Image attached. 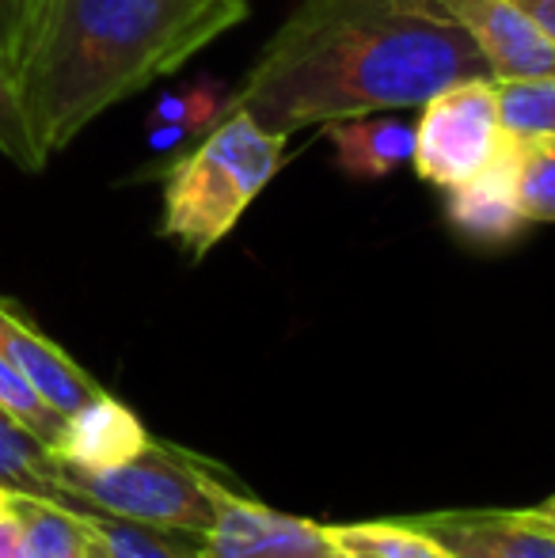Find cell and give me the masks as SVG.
<instances>
[{
	"instance_id": "obj_21",
	"label": "cell",
	"mask_w": 555,
	"mask_h": 558,
	"mask_svg": "<svg viewBox=\"0 0 555 558\" xmlns=\"http://www.w3.org/2000/svg\"><path fill=\"white\" fill-rule=\"evenodd\" d=\"M0 153L20 171H43L35 148H31L27 125H23V118H20V107H15L12 73H8L4 58H0Z\"/></svg>"
},
{
	"instance_id": "obj_7",
	"label": "cell",
	"mask_w": 555,
	"mask_h": 558,
	"mask_svg": "<svg viewBox=\"0 0 555 558\" xmlns=\"http://www.w3.org/2000/svg\"><path fill=\"white\" fill-rule=\"evenodd\" d=\"M495 81L555 73V43L518 0H442Z\"/></svg>"
},
{
	"instance_id": "obj_24",
	"label": "cell",
	"mask_w": 555,
	"mask_h": 558,
	"mask_svg": "<svg viewBox=\"0 0 555 558\" xmlns=\"http://www.w3.org/2000/svg\"><path fill=\"white\" fill-rule=\"evenodd\" d=\"M518 521H526V524H533V529H544V532H552L555 536V494L552 498H544V501H536V506H521V509H510Z\"/></svg>"
},
{
	"instance_id": "obj_4",
	"label": "cell",
	"mask_w": 555,
	"mask_h": 558,
	"mask_svg": "<svg viewBox=\"0 0 555 558\" xmlns=\"http://www.w3.org/2000/svg\"><path fill=\"white\" fill-rule=\"evenodd\" d=\"M229 486L240 483H232L225 468L156 437H148L134 460L111 471H73L58 463V494L65 506L194 539L214 529L217 501Z\"/></svg>"
},
{
	"instance_id": "obj_5",
	"label": "cell",
	"mask_w": 555,
	"mask_h": 558,
	"mask_svg": "<svg viewBox=\"0 0 555 558\" xmlns=\"http://www.w3.org/2000/svg\"><path fill=\"white\" fill-rule=\"evenodd\" d=\"M510 133L498 114V88L491 76L460 81L422 104L415 122V163L419 179L430 186H460L498 160Z\"/></svg>"
},
{
	"instance_id": "obj_11",
	"label": "cell",
	"mask_w": 555,
	"mask_h": 558,
	"mask_svg": "<svg viewBox=\"0 0 555 558\" xmlns=\"http://www.w3.org/2000/svg\"><path fill=\"white\" fill-rule=\"evenodd\" d=\"M453 558H555V536L518 521L510 509H449L403 517Z\"/></svg>"
},
{
	"instance_id": "obj_15",
	"label": "cell",
	"mask_w": 555,
	"mask_h": 558,
	"mask_svg": "<svg viewBox=\"0 0 555 558\" xmlns=\"http://www.w3.org/2000/svg\"><path fill=\"white\" fill-rule=\"evenodd\" d=\"M335 544L347 551V558H453L437 539L408 524L403 517L396 521H358V524H327Z\"/></svg>"
},
{
	"instance_id": "obj_9",
	"label": "cell",
	"mask_w": 555,
	"mask_h": 558,
	"mask_svg": "<svg viewBox=\"0 0 555 558\" xmlns=\"http://www.w3.org/2000/svg\"><path fill=\"white\" fill-rule=\"evenodd\" d=\"M148 437L153 434L145 429V422L104 388L99 396H92L88 403H81L61 418L50 452L53 460L73 471H111L134 460L148 445Z\"/></svg>"
},
{
	"instance_id": "obj_8",
	"label": "cell",
	"mask_w": 555,
	"mask_h": 558,
	"mask_svg": "<svg viewBox=\"0 0 555 558\" xmlns=\"http://www.w3.org/2000/svg\"><path fill=\"white\" fill-rule=\"evenodd\" d=\"M445 221L472 247H506L529 228L518 202V171H514V137L491 168L468 183L445 191Z\"/></svg>"
},
{
	"instance_id": "obj_17",
	"label": "cell",
	"mask_w": 555,
	"mask_h": 558,
	"mask_svg": "<svg viewBox=\"0 0 555 558\" xmlns=\"http://www.w3.org/2000/svg\"><path fill=\"white\" fill-rule=\"evenodd\" d=\"M514 171H518V202L529 225L555 221V133L514 137Z\"/></svg>"
},
{
	"instance_id": "obj_23",
	"label": "cell",
	"mask_w": 555,
	"mask_h": 558,
	"mask_svg": "<svg viewBox=\"0 0 555 558\" xmlns=\"http://www.w3.org/2000/svg\"><path fill=\"white\" fill-rule=\"evenodd\" d=\"M0 558H23V521L15 506L0 517Z\"/></svg>"
},
{
	"instance_id": "obj_3",
	"label": "cell",
	"mask_w": 555,
	"mask_h": 558,
	"mask_svg": "<svg viewBox=\"0 0 555 558\" xmlns=\"http://www.w3.org/2000/svg\"><path fill=\"white\" fill-rule=\"evenodd\" d=\"M289 133L229 111L202 141L164 168L160 235L206 258L289 160Z\"/></svg>"
},
{
	"instance_id": "obj_13",
	"label": "cell",
	"mask_w": 555,
	"mask_h": 558,
	"mask_svg": "<svg viewBox=\"0 0 555 558\" xmlns=\"http://www.w3.org/2000/svg\"><path fill=\"white\" fill-rule=\"evenodd\" d=\"M0 486L20 498H46L61 501L58 494V460L50 445L31 434L20 418L0 407Z\"/></svg>"
},
{
	"instance_id": "obj_1",
	"label": "cell",
	"mask_w": 555,
	"mask_h": 558,
	"mask_svg": "<svg viewBox=\"0 0 555 558\" xmlns=\"http://www.w3.org/2000/svg\"><path fill=\"white\" fill-rule=\"evenodd\" d=\"M475 76L491 73L442 0H301L229 92L225 114L297 133L411 111Z\"/></svg>"
},
{
	"instance_id": "obj_19",
	"label": "cell",
	"mask_w": 555,
	"mask_h": 558,
	"mask_svg": "<svg viewBox=\"0 0 555 558\" xmlns=\"http://www.w3.org/2000/svg\"><path fill=\"white\" fill-rule=\"evenodd\" d=\"M225 107H229L225 84L202 76V81H194V84H186V88L168 92L164 99H156L153 114H148V125H179L186 137H202V133L214 130V125L221 122Z\"/></svg>"
},
{
	"instance_id": "obj_6",
	"label": "cell",
	"mask_w": 555,
	"mask_h": 558,
	"mask_svg": "<svg viewBox=\"0 0 555 558\" xmlns=\"http://www.w3.org/2000/svg\"><path fill=\"white\" fill-rule=\"evenodd\" d=\"M202 558H347L327 524L270 509L240 486L217 501V521L198 539Z\"/></svg>"
},
{
	"instance_id": "obj_18",
	"label": "cell",
	"mask_w": 555,
	"mask_h": 558,
	"mask_svg": "<svg viewBox=\"0 0 555 558\" xmlns=\"http://www.w3.org/2000/svg\"><path fill=\"white\" fill-rule=\"evenodd\" d=\"M498 114L510 137L555 133V73L526 76V81H495Z\"/></svg>"
},
{
	"instance_id": "obj_25",
	"label": "cell",
	"mask_w": 555,
	"mask_h": 558,
	"mask_svg": "<svg viewBox=\"0 0 555 558\" xmlns=\"http://www.w3.org/2000/svg\"><path fill=\"white\" fill-rule=\"evenodd\" d=\"M518 4L541 23V31L555 43V0H518Z\"/></svg>"
},
{
	"instance_id": "obj_26",
	"label": "cell",
	"mask_w": 555,
	"mask_h": 558,
	"mask_svg": "<svg viewBox=\"0 0 555 558\" xmlns=\"http://www.w3.org/2000/svg\"><path fill=\"white\" fill-rule=\"evenodd\" d=\"M15 498H20V494H12V490H4V486H0V517H4L8 509L15 506Z\"/></svg>"
},
{
	"instance_id": "obj_10",
	"label": "cell",
	"mask_w": 555,
	"mask_h": 558,
	"mask_svg": "<svg viewBox=\"0 0 555 558\" xmlns=\"http://www.w3.org/2000/svg\"><path fill=\"white\" fill-rule=\"evenodd\" d=\"M0 353L20 365V373L58 414L76 411L104 391V384L88 368H81L50 335L38 331L27 312H20V304H12L8 296H0Z\"/></svg>"
},
{
	"instance_id": "obj_2",
	"label": "cell",
	"mask_w": 555,
	"mask_h": 558,
	"mask_svg": "<svg viewBox=\"0 0 555 558\" xmlns=\"http://www.w3.org/2000/svg\"><path fill=\"white\" fill-rule=\"evenodd\" d=\"M248 0H38L12 92L38 163L65 153L114 104L240 27Z\"/></svg>"
},
{
	"instance_id": "obj_22",
	"label": "cell",
	"mask_w": 555,
	"mask_h": 558,
	"mask_svg": "<svg viewBox=\"0 0 555 558\" xmlns=\"http://www.w3.org/2000/svg\"><path fill=\"white\" fill-rule=\"evenodd\" d=\"M35 8L38 0H0V58H4L8 73H12V61L20 53V43L27 35Z\"/></svg>"
},
{
	"instance_id": "obj_27",
	"label": "cell",
	"mask_w": 555,
	"mask_h": 558,
	"mask_svg": "<svg viewBox=\"0 0 555 558\" xmlns=\"http://www.w3.org/2000/svg\"><path fill=\"white\" fill-rule=\"evenodd\" d=\"M88 558H107L104 551H99V547H96V539H92V555Z\"/></svg>"
},
{
	"instance_id": "obj_14",
	"label": "cell",
	"mask_w": 555,
	"mask_h": 558,
	"mask_svg": "<svg viewBox=\"0 0 555 558\" xmlns=\"http://www.w3.org/2000/svg\"><path fill=\"white\" fill-rule=\"evenodd\" d=\"M23 521V558H88L92 532L81 509L46 498H15Z\"/></svg>"
},
{
	"instance_id": "obj_16",
	"label": "cell",
	"mask_w": 555,
	"mask_h": 558,
	"mask_svg": "<svg viewBox=\"0 0 555 558\" xmlns=\"http://www.w3.org/2000/svg\"><path fill=\"white\" fill-rule=\"evenodd\" d=\"M81 513L88 521L96 547L107 558H202L198 539L183 536V532H160L148 529V524L122 521V517L111 513H92V509H81Z\"/></svg>"
},
{
	"instance_id": "obj_20",
	"label": "cell",
	"mask_w": 555,
	"mask_h": 558,
	"mask_svg": "<svg viewBox=\"0 0 555 558\" xmlns=\"http://www.w3.org/2000/svg\"><path fill=\"white\" fill-rule=\"evenodd\" d=\"M0 407H4L12 418H20L31 434L43 437L46 445L58 437L61 418H65V414H58L43 396H38L35 384H31L27 376L20 373V365H15L12 357H4V353H0Z\"/></svg>"
},
{
	"instance_id": "obj_12",
	"label": "cell",
	"mask_w": 555,
	"mask_h": 558,
	"mask_svg": "<svg viewBox=\"0 0 555 558\" xmlns=\"http://www.w3.org/2000/svg\"><path fill=\"white\" fill-rule=\"evenodd\" d=\"M335 148V163L350 179H385L415 156V125L393 114L339 118L324 125Z\"/></svg>"
}]
</instances>
